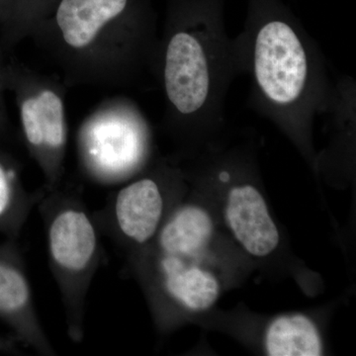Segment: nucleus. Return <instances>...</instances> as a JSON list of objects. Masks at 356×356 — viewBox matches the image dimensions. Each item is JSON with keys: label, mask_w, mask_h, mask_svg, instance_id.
I'll list each match as a JSON object with an SVG mask.
<instances>
[{"label": "nucleus", "mask_w": 356, "mask_h": 356, "mask_svg": "<svg viewBox=\"0 0 356 356\" xmlns=\"http://www.w3.org/2000/svg\"><path fill=\"white\" fill-rule=\"evenodd\" d=\"M235 42L241 74L250 81L248 102L298 140L331 107L334 83L318 44L283 0H247Z\"/></svg>", "instance_id": "nucleus-1"}, {"label": "nucleus", "mask_w": 356, "mask_h": 356, "mask_svg": "<svg viewBox=\"0 0 356 356\" xmlns=\"http://www.w3.org/2000/svg\"><path fill=\"white\" fill-rule=\"evenodd\" d=\"M225 6L226 0H172L163 88L173 114L194 137L221 127L229 89L241 74Z\"/></svg>", "instance_id": "nucleus-2"}, {"label": "nucleus", "mask_w": 356, "mask_h": 356, "mask_svg": "<svg viewBox=\"0 0 356 356\" xmlns=\"http://www.w3.org/2000/svg\"><path fill=\"white\" fill-rule=\"evenodd\" d=\"M36 208L46 232L49 266L60 290L67 337L72 343H83L86 300L102 259V234L76 191L47 186Z\"/></svg>", "instance_id": "nucleus-3"}, {"label": "nucleus", "mask_w": 356, "mask_h": 356, "mask_svg": "<svg viewBox=\"0 0 356 356\" xmlns=\"http://www.w3.org/2000/svg\"><path fill=\"white\" fill-rule=\"evenodd\" d=\"M165 197L161 182L145 177L126 185L91 213L100 234L130 254L146 248L165 222Z\"/></svg>", "instance_id": "nucleus-4"}, {"label": "nucleus", "mask_w": 356, "mask_h": 356, "mask_svg": "<svg viewBox=\"0 0 356 356\" xmlns=\"http://www.w3.org/2000/svg\"><path fill=\"white\" fill-rule=\"evenodd\" d=\"M0 321L26 348L57 355L37 313L19 243L8 238L0 243Z\"/></svg>", "instance_id": "nucleus-5"}, {"label": "nucleus", "mask_w": 356, "mask_h": 356, "mask_svg": "<svg viewBox=\"0 0 356 356\" xmlns=\"http://www.w3.org/2000/svg\"><path fill=\"white\" fill-rule=\"evenodd\" d=\"M226 220L238 242L254 257H267L280 245L277 227L261 192L252 184L231 187L227 198Z\"/></svg>", "instance_id": "nucleus-6"}, {"label": "nucleus", "mask_w": 356, "mask_h": 356, "mask_svg": "<svg viewBox=\"0 0 356 356\" xmlns=\"http://www.w3.org/2000/svg\"><path fill=\"white\" fill-rule=\"evenodd\" d=\"M145 273L156 283L161 296L188 311L207 310L219 296V283L213 274L198 266H186L175 257L156 255Z\"/></svg>", "instance_id": "nucleus-7"}, {"label": "nucleus", "mask_w": 356, "mask_h": 356, "mask_svg": "<svg viewBox=\"0 0 356 356\" xmlns=\"http://www.w3.org/2000/svg\"><path fill=\"white\" fill-rule=\"evenodd\" d=\"M142 0H60L56 21L65 43L83 48L110 21L132 10Z\"/></svg>", "instance_id": "nucleus-8"}, {"label": "nucleus", "mask_w": 356, "mask_h": 356, "mask_svg": "<svg viewBox=\"0 0 356 356\" xmlns=\"http://www.w3.org/2000/svg\"><path fill=\"white\" fill-rule=\"evenodd\" d=\"M212 233V220L205 210L181 206L166 218L154 236L153 254L170 255L187 264L209 243Z\"/></svg>", "instance_id": "nucleus-9"}, {"label": "nucleus", "mask_w": 356, "mask_h": 356, "mask_svg": "<svg viewBox=\"0 0 356 356\" xmlns=\"http://www.w3.org/2000/svg\"><path fill=\"white\" fill-rule=\"evenodd\" d=\"M21 119L26 140L48 156H58L65 143L64 105L55 92L44 90L25 100Z\"/></svg>", "instance_id": "nucleus-10"}, {"label": "nucleus", "mask_w": 356, "mask_h": 356, "mask_svg": "<svg viewBox=\"0 0 356 356\" xmlns=\"http://www.w3.org/2000/svg\"><path fill=\"white\" fill-rule=\"evenodd\" d=\"M270 356H320L322 341L315 324L306 316H282L269 325L266 334Z\"/></svg>", "instance_id": "nucleus-11"}, {"label": "nucleus", "mask_w": 356, "mask_h": 356, "mask_svg": "<svg viewBox=\"0 0 356 356\" xmlns=\"http://www.w3.org/2000/svg\"><path fill=\"white\" fill-rule=\"evenodd\" d=\"M40 195L41 191L26 192L13 168L0 161V234L8 240H19Z\"/></svg>", "instance_id": "nucleus-12"}, {"label": "nucleus", "mask_w": 356, "mask_h": 356, "mask_svg": "<svg viewBox=\"0 0 356 356\" xmlns=\"http://www.w3.org/2000/svg\"><path fill=\"white\" fill-rule=\"evenodd\" d=\"M20 343L13 336L11 337L0 336V355H21Z\"/></svg>", "instance_id": "nucleus-13"}]
</instances>
